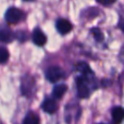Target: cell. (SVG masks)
Wrapping results in <instances>:
<instances>
[{
  "mask_svg": "<svg viewBox=\"0 0 124 124\" xmlns=\"http://www.w3.org/2000/svg\"><path fill=\"white\" fill-rule=\"evenodd\" d=\"M22 13L17 8H9L5 13V19L9 23H16L20 20Z\"/></svg>",
  "mask_w": 124,
  "mask_h": 124,
  "instance_id": "cell-2",
  "label": "cell"
},
{
  "mask_svg": "<svg viewBox=\"0 0 124 124\" xmlns=\"http://www.w3.org/2000/svg\"><path fill=\"white\" fill-rule=\"evenodd\" d=\"M63 76H64L63 70L60 67H57V66L49 67L46 70V77L47 80L50 81V82L58 81L60 78H63Z\"/></svg>",
  "mask_w": 124,
  "mask_h": 124,
  "instance_id": "cell-1",
  "label": "cell"
},
{
  "mask_svg": "<svg viewBox=\"0 0 124 124\" xmlns=\"http://www.w3.org/2000/svg\"><path fill=\"white\" fill-rule=\"evenodd\" d=\"M66 91H67V85L66 84H58V85L54 86L53 91H52V95L56 99H61L63 97V95L66 93Z\"/></svg>",
  "mask_w": 124,
  "mask_h": 124,
  "instance_id": "cell-8",
  "label": "cell"
},
{
  "mask_svg": "<svg viewBox=\"0 0 124 124\" xmlns=\"http://www.w3.org/2000/svg\"><path fill=\"white\" fill-rule=\"evenodd\" d=\"M25 1H31V0H25Z\"/></svg>",
  "mask_w": 124,
  "mask_h": 124,
  "instance_id": "cell-14",
  "label": "cell"
},
{
  "mask_svg": "<svg viewBox=\"0 0 124 124\" xmlns=\"http://www.w3.org/2000/svg\"><path fill=\"white\" fill-rule=\"evenodd\" d=\"M9 58V52L5 47H0V63H5Z\"/></svg>",
  "mask_w": 124,
  "mask_h": 124,
  "instance_id": "cell-11",
  "label": "cell"
},
{
  "mask_svg": "<svg viewBox=\"0 0 124 124\" xmlns=\"http://www.w3.org/2000/svg\"><path fill=\"white\" fill-rule=\"evenodd\" d=\"M23 124H40V121H39V117L33 113V112H29L24 120H23Z\"/></svg>",
  "mask_w": 124,
  "mask_h": 124,
  "instance_id": "cell-9",
  "label": "cell"
},
{
  "mask_svg": "<svg viewBox=\"0 0 124 124\" xmlns=\"http://www.w3.org/2000/svg\"><path fill=\"white\" fill-rule=\"evenodd\" d=\"M91 32H92L94 38L96 39V41H99V42H100V41H102V40L104 39L103 33H102V31H101L99 28H93V29L91 30Z\"/></svg>",
  "mask_w": 124,
  "mask_h": 124,
  "instance_id": "cell-12",
  "label": "cell"
},
{
  "mask_svg": "<svg viewBox=\"0 0 124 124\" xmlns=\"http://www.w3.org/2000/svg\"><path fill=\"white\" fill-rule=\"evenodd\" d=\"M43 109L47 113H53L57 110V104L53 99H46L42 104Z\"/></svg>",
  "mask_w": 124,
  "mask_h": 124,
  "instance_id": "cell-6",
  "label": "cell"
},
{
  "mask_svg": "<svg viewBox=\"0 0 124 124\" xmlns=\"http://www.w3.org/2000/svg\"><path fill=\"white\" fill-rule=\"evenodd\" d=\"M116 0H97V2H99L100 4L104 5V6H108V5H111L112 3H114Z\"/></svg>",
  "mask_w": 124,
  "mask_h": 124,
  "instance_id": "cell-13",
  "label": "cell"
},
{
  "mask_svg": "<svg viewBox=\"0 0 124 124\" xmlns=\"http://www.w3.org/2000/svg\"><path fill=\"white\" fill-rule=\"evenodd\" d=\"M32 40H33L35 45H37V46H44L46 44V35L44 34V32L41 29L36 28L33 31Z\"/></svg>",
  "mask_w": 124,
  "mask_h": 124,
  "instance_id": "cell-3",
  "label": "cell"
},
{
  "mask_svg": "<svg viewBox=\"0 0 124 124\" xmlns=\"http://www.w3.org/2000/svg\"><path fill=\"white\" fill-rule=\"evenodd\" d=\"M111 115H112V119L115 123H121L122 119H123V116H124V110L121 107H116L112 109V112H111Z\"/></svg>",
  "mask_w": 124,
  "mask_h": 124,
  "instance_id": "cell-7",
  "label": "cell"
},
{
  "mask_svg": "<svg viewBox=\"0 0 124 124\" xmlns=\"http://www.w3.org/2000/svg\"><path fill=\"white\" fill-rule=\"evenodd\" d=\"M12 39V34L9 30H0V41L9 42Z\"/></svg>",
  "mask_w": 124,
  "mask_h": 124,
  "instance_id": "cell-10",
  "label": "cell"
},
{
  "mask_svg": "<svg viewBox=\"0 0 124 124\" xmlns=\"http://www.w3.org/2000/svg\"><path fill=\"white\" fill-rule=\"evenodd\" d=\"M77 86H78V93L80 98H86L89 95V89L85 84L84 80L81 78H77Z\"/></svg>",
  "mask_w": 124,
  "mask_h": 124,
  "instance_id": "cell-5",
  "label": "cell"
},
{
  "mask_svg": "<svg viewBox=\"0 0 124 124\" xmlns=\"http://www.w3.org/2000/svg\"><path fill=\"white\" fill-rule=\"evenodd\" d=\"M56 28H57V30H58L59 33H61V34L64 35V34L69 33L72 30V24L67 19L60 18L56 22Z\"/></svg>",
  "mask_w": 124,
  "mask_h": 124,
  "instance_id": "cell-4",
  "label": "cell"
}]
</instances>
